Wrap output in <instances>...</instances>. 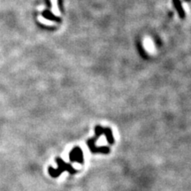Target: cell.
I'll use <instances>...</instances> for the list:
<instances>
[{"mask_svg":"<svg viewBox=\"0 0 191 191\" xmlns=\"http://www.w3.org/2000/svg\"><path fill=\"white\" fill-rule=\"evenodd\" d=\"M173 4H174V6L176 7V9L178 11V13H179L180 16H181V18H183V17H184V12H183L182 8H181L180 1H179V0H173Z\"/></svg>","mask_w":191,"mask_h":191,"instance_id":"obj_7","label":"cell"},{"mask_svg":"<svg viewBox=\"0 0 191 191\" xmlns=\"http://www.w3.org/2000/svg\"><path fill=\"white\" fill-rule=\"evenodd\" d=\"M69 160L71 162H77L79 164L83 165L84 162V158H83V152L80 147H74L69 153Z\"/></svg>","mask_w":191,"mask_h":191,"instance_id":"obj_2","label":"cell"},{"mask_svg":"<svg viewBox=\"0 0 191 191\" xmlns=\"http://www.w3.org/2000/svg\"><path fill=\"white\" fill-rule=\"evenodd\" d=\"M103 134L105 135L106 140H107V142H108L109 143H110V144H113L114 143H115V139H114L112 129L109 128H103Z\"/></svg>","mask_w":191,"mask_h":191,"instance_id":"obj_4","label":"cell"},{"mask_svg":"<svg viewBox=\"0 0 191 191\" xmlns=\"http://www.w3.org/2000/svg\"><path fill=\"white\" fill-rule=\"evenodd\" d=\"M48 172H49V174L52 176V178H58V176L61 174V173L58 170L57 168H53L52 166H49Z\"/></svg>","mask_w":191,"mask_h":191,"instance_id":"obj_6","label":"cell"},{"mask_svg":"<svg viewBox=\"0 0 191 191\" xmlns=\"http://www.w3.org/2000/svg\"><path fill=\"white\" fill-rule=\"evenodd\" d=\"M95 133H96V137L99 138L103 134V128L100 126H97L96 128H95Z\"/></svg>","mask_w":191,"mask_h":191,"instance_id":"obj_8","label":"cell"},{"mask_svg":"<svg viewBox=\"0 0 191 191\" xmlns=\"http://www.w3.org/2000/svg\"><path fill=\"white\" fill-rule=\"evenodd\" d=\"M43 16L44 18L48 19V20H51V21H60L58 17H57V16H55V15H53L52 13H50L49 11H44V12L43 13Z\"/></svg>","mask_w":191,"mask_h":191,"instance_id":"obj_5","label":"cell"},{"mask_svg":"<svg viewBox=\"0 0 191 191\" xmlns=\"http://www.w3.org/2000/svg\"><path fill=\"white\" fill-rule=\"evenodd\" d=\"M98 138L94 137L91 139H88L87 143H88V149L92 153H103V154H108L110 152V148L107 146H101V147H97L96 146V142Z\"/></svg>","mask_w":191,"mask_h":191,"instance_id":"obj_1","label":"cell"},{"mask_svg":"<svg viewBox=\"0 0 191 191\" xmlns=\"http://www.w3.org/2000/svg\"><path fill=\"white\" fill-rule=\"evenodd\" d=\"M56 162H57L58 164V167L57 169L61 173H62L63 172H68L70 174H74V173H77V170H75L73 167V165H71V164H67V163H66L64 160L61 158H56Z\"/></svg>","mask_w":191,"mask_h":191,"instance_id":"obj_3","label":"cell"}]
</instances>
